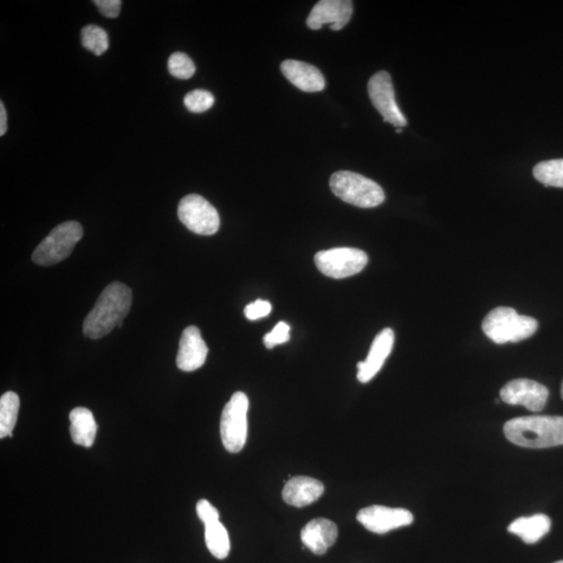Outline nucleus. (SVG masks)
<instances>
[{
    "mask_svg": "<svg viewBox=\"0 0 563 563\" xmlns=\"http://www.w3.org/2000/svg\"><path fill=\"white\" fill-rule=\"evenodd\" d=\"M290 339V326L285 321L277 323L273 331L264 336L263 342L268 348H274L277 345L286 344Z\"/></svg>",
    "mask_w": 563,
    "mask_h": 563,
    "instance_id": "a878e982",
    "label": "nucleus"
},
{
    "mask_svg": "<svg viewBox=\"0 0 563 563\" xmlns=\"http://www.w3.org/2000/svg\"><path fill=\"white\" fill-rule=\"evenodd\" d=\"M314 262L321 274L333 279H345L364 270L368 257L358 249L336 248L317 252Z\"/></svg>",
    "mask_w": 563,
    "mask_h": 563,
    "instance_id": "0eeeda50",
    "label": "nucleus"
},
{
    "mask_svg": "<svg viewBox=\"0 0 563 563\" xmlns=\"http://www.w3.org/2000/svg\"><path fill=\"white\" fill-rule=\"evenodd\" d=\"M504 433L510 443L523 448H552L563 444V418H516L505 424Z\"/></svg>",
    "mask_w": 563,
    "mask_h": 563,
    "instance_id": "f03ea898",
    "label": "nucleus"
},
{
    "mask_svg": "<svg viewBox=\"0 0 563 563\" xmlns=\"http://www.w3.org/2000/svg\"><path fill=\"white\" fill-rule=\"evenodd\" d=\"M19 408L21 400L17 393L8 391L3 394L0 399V438L12 436L17 423Z\"/></svg>",
    "mask_w": 563,
    "mask_h": 563,
    "instance_id": "412c9836",
    "label": "nucleus"
},
{
    "mask_svg": "<svg viewBox=\"0 0 563 563\" xmlns=\"http://www.w3.org/2000/svg\"><path fill=\"white\" fill-rule=\"evenodd\" d=\"M8 116H6V111L4 109V102H0V136H4L6 133V129H8Z\"/></svg>",
    "mask_w": 563,
    "mask_h": 563,
    "instance_id": "c756f323",
    "label": "nucleus"
},
{
    "mask_svg": "<svg viewBox=\"0 0 563 563\" xmlns=\"http://www.w3.org/2000/svg\"><path fill=\"white\" fill-rule=\"evenodd\" d=\"M539 322L533 317L520 315L514 308L497 307L485 316L482 330L495 344L525 340L536 332Z\"/></svg>",
    "mask_w": 563,
    "mask_h": 563,
    "instance_id": "7ed1b4c3",
    "label": "nucleus"
},
{
    "mask_svg": "<svg viewBox=\"0 0 563 563\" xmlns=\"http://www.w3.org/2000/svg\"><path fill=\"white\" fill-rule=\"evenodd\" d=\"M168 70L179 80H189L196 74V65L183 53H174L168 59Z\"/></svg>",
    "mask_w": 563,
    "mask_h": 563,
    "instance_id": "b1692460",
    "label": "nucleus"
},
{
    "mask_svg": "<svg viewBox=\"0 0 563 563\" xmlns=\"http://www.w3.org/2000/svg\"><path fill=\"white\" fill-rule=\"evenodd\" d=\"M533 174L543 185L563 188V159L541 162L534 167Z\"/></svg>",
    "mask_w": 563,
    "mask_h": 563,
    "instance_id": "4be33fe9",
    "label": "nucleus"
},
{
    "mask_svg": "<svg viewBox=\"0 0 563 563\" xmlns=\"http://www.w3.org/2000/svg\"><path fill=\"white\" fill-rule=\"evenodd\" d=\"M178 216L188 230L198 235H215L219 229L217 210L208 200L198 194H189L180 200Z\"/></svg>",
    "mask_w": 563,
    "mask_h": 563,
    "instance_id": "6e6552de",
    "label": "nucleus"
},
{
    "mask_svg": "<svg viewBox=\"0 0 563 563\" xmlns=\"http://www.w3.org/2000/svg\"><path fill=\"white\" fill-rule=\"evenodd\" d=\"M132 290L120 282L103 289L94 308L84 321L83 331L87 338L100 339L122 326V321L132 306Z\"/></svg>",
    "mask_w": 563,
    "mask_h": 563,
    "instance_id": "f257e3e1",
    "label": "nucleus"
},
{
    "mask_svg": "<svg viewBox=\"0 0 563 563\" xmlns=\"http://www.w3.org/2000/svg\"><path fill=\"white\" fill-rule=\"evenodd\" d=\"M70 435L74 443L84 448H92L97 432V425L92 411L77 407L69 414Z\"/></svg>",
    "mask_w": 563,
    "mask_h": 563,
    "instance_id": "a211bd4d",
    "label": "nucleus"
},
{
    "mask_svg": "<svg viewBox=\"0 0 563 563\" xmlns=\"http://www.w3.org/2000/svg\"><path fill=\"white\" fill-rule=\"evenodd\" d=\"M561 398L563 400V381H562V385H561Z\"/></svg>",
    "mask_w": 563,
    "mask_h": 563,
    "instance_id": "7c9ffc66",
    "label": "nucleus"
},
{
    "mask_svg": "<svg viewBox=\"0 0 563 563\" xmlns=\"http://www.w3.org/2000/svg\"><path fill=\"white\" fill-rule=\"evenodd\" d=\"M249 398L247 394L237 391L224 408L220 418V436L226 451L241 452L248 439Z\"/></svg>",
    "mask_w": 563,
    "mask_h": 563,
    "instance_id": "39448f33",
    "label": "nucleus"
},
{
    "mask_svg": "<svg viewBox=\"0 0 563 563\" xmlns=\"http://www.w3.org/2000/svg\"><path fill=\"white\" fill-rule=\"evenodd\" d=\"M330 187L336 197L359 208H374L385 200V193L379 184L352 172H335L330 179Z\"/></svg>",
    "mask_w": 563,
    "mask_h": 563,
    "instance_id": "20e7f679",
    "label": "nucleus"
},
{
    "mask_svg": "<svg viewBox=\"0 0 563 563\" xmlns=\"http://www.w3.org/2000/svg\"><path fill=\"white\" fill-rule=\"evenodd\" d=\"M393 344L394 333L390 328L382 330L375 336L367 358L357 365V378L361 383H367L381 371L392 351Z\"/></svg>",
    "mask_w": 563,
    "mask_h": 563,
    "instance_id": "4468645a",
    "label": "nucleus"
},
{
    "mask_svg": "<svg viewBox=\"0 0 563 563\" xmlns=\"http://www.w3.org/2000/svg\"><path fill=\"white\" fill-rule=\"evenodd\" d=\"M555 563H563V560H560V561H558V562H555Z\"/></svg>",
    "mask_w": 563,
    "mask_h": 563,
    "instance_id": "473e14b6",
    "label": "nucleus"
},
{
    "mask_svg": "<svg viewBox=\"0 0 563 563\" xmlns=\"http://www.w3.org/2000/svg\"><path fill=\"white\" fill-rule=\"evenodd\" d=\"M281 70L285 77L302 92H320L325 89V77L313 65L286 60L282 63Z\"/></svg>",
    "mask_w": 563,
    "mask_h": 563,
    "instance_id": "dca6fc26",
    "label": "nucleus"
},
{
    "mask_svg": "<svg viewBox=\"0 0 563 563\" xmlns=\"http://www.w3.org/2000/svg\"><path fill=\"white\" fill-rule=\"evenodd\" d=\"M357 520L368 532L385 534L394 529L411 525L414 517L410 511L374 505L361 509Z\"/></svg>",
    "mask_w": 563,
    "mask_h": 563,
    "instance_id": "9b49d317",
    "label": "nucleus"
},
{
    "mask_svg": "<svg viewBox=\"0 0 563 563\" xmlns=\"http://www.w3.org/2000/svg\"><path fill=\"white\" fill-rule=\"evenodd\" d=\"M551 530V520L545 515L519 517L508 527V532L521 537L526 543H535Z\"/></svg>",
    "mask_w": 563,
    "mask_h": 563,
    "instance_id": "6ab92c4d",
    "label": "nucleus"
},
{
    "mask_svg": "<svg viewBox=\"0 0 563 563\" xmlns=\"http://www.w3.org/2000/svg\"><path fill=\"white\" fill-rule=\"evenodd\" d=\"M271 303L268 301L257 300L249 303L244 309V314L250 321H258L262 317L268 316L271 312Z\"/></svg>",
    "mask_w": 563,
    "mask_h": 563,
    "instance_id": "bb28decb",
    "label": "nucleus"
},
{
    "mask_svg": "<svg viewBox=\"0 0 563 563\" xmlns=\"http://www.w3.org/2000/svg\"><path fill=\"white\" fill-rule=\"evenodd\" d=\"M82 44L86 49L92 51L96 56L105 54L109 48L107 31L96 25L90 24L81 32Z\"/></svg>",
    "mask_w": 563,
    "mask_h": 563,
    "instance_id": "5701e85b",
    "label": "nucleus"
},
{
    "mask_svg": "<svg viewBox=\"0 0 563 563\" xmlns=\"http://www.w3.org/2000/svg\"><path fill=\"white\" fill-rule=\"evenodd\" d=\"M500 397L508 405H521L530 411L540 412L547 404L549 391L539 382L516 379L502 388Z\"/></svg>",
    "mask_w": 563,
    "mask_h": 563,
    "instance_id": "9d476101",
    "label": "nucleus"
},
{
    "mask_svg": "<svg viewBox=\"0 0 563 563\" xmlns=\"http://www.w3.org/2000/svg\"><path fill=\"white\" fill-rule=\"evenodd\" d=\"M397 133H399V134L402 133V129H400V128H398V129H397Z\"/></svg>",
    "mask_w": 563,
    "mask_h": 563,
    "instance_id": "2f4dec72",
    "label": "nucleus"
},
{
    "mask_svg": "<svg viewBox=\"0 0 563 563\" xmlns=\"http://www.w3.org/2000/svg\"><path fill=\"white\" fill-rule=\"evenodd\" d=\"M208 347L198 327L190 326L184 330L180 339L177 365L180 371L194 372L205 365Z\"/></svg>",
    "mask_w": 563,
    "mask_h": 563,
    "instance_id": "ddd939ff",
    "label": "nucleus"
},
{
    "mask_svg": "<svg viewBox=\"0 0 563 563\" xmlns=\"http://www.w3.org/2000/svg\"><path fill=\"white\" fill-rule=\"evenodd\" d=\"M205 541L210 553L217 559L228 558L231 541L228 532L219 521L205 525Z\"/></svg>",
    "mask_w": 563,
    "mask_h": 563,
    "instance_id": "aec40b11",
    "label": "nucleus"
},
{
    "mask_svg": "<svg viewBox=\"0 0 563 563\" xmlns=\"http://www.w3.org/2000/svg\"><path fill=\"white\" fill-rule=\"evenodd\" d=\"M325 491L323 484L314 478L299 476L290 479L282 491L283 500L291 506L302 508L320 499Z\"/></svg>",
    "mask_w": 563,
    "mask_h": 563,
    "instance_id": "f3484780",
    "label": "nucleus"
},
{
    "mask_svg": "<svg viewBox=\"0 0 563 563\" xmlns=\"http://www.w3.org/2000/svg\"><path fill=\"white\" fill-rule=\"evenodd\" d=\"M93 3L103 16L108 18L119 17L122 4L120 0H95Z\"/></svg>",
    "mask_w": 563,
    "mask_h": 563,
    "instance_id": "c85d7f7f",
    "label": "nucleus"
},
{
    "mask_svg": "<svg viewBox=\"0 0 563 563\" xmlns=\"http://www.w3.org/2000/svg\"><path fill=\"white\" fill-rule=\"evenodd\" d=\"M339 537L336 523L328 519H314L309 522L301 532L303 546L316 555H323L331 548Z\"/></svg>",
    "mask_w": 563,
    "mask_h": 563,
    "instance_id": "2eb2a0df",
    "label": "nucleus"
},
{
    "mask_svg": "<svg viewBox=\"0 0 563 563\" xmlns=\"http://www.w3.org/2000/svg\"><path fill=\"white\" fill-rule=\"evenodd\" d=\"M368 94H370L374 107L383 116L385 122H390L399 128L407 126V119L400 112L396 101L390 74L386 71H379L373 75L368 82Z\"/></svg>",
    "mask_w": 563,
    "mask_h": 563,
    "instance_id": "1a4fd4ad",
    "label": "nucleus"
},
{
    "mask_svg": "<svg viewBox=\"0 0 563 563\" xmlns=\"http://www.w3.org/2000/svg\"><path fill=\"white\" fill-rule=\"evenodd\" d=\"M353 4L347 0H321L314 5L307 19L312 30H321L322 25L331 24V30L340 31L351 21Z\"/></svg>",
    "mask_w": 563,
    "mask_h": 563,
    "instance_id": "f8f14e48",
    "label": "nucleus"
},
{
    "mask_svg": "<svg viewBox=\"0 0 563 563\" xmlns=\"http://www.w3.org/2000/svg\"><path fill=\"white\" fill-rule=\"evenodd\" d=\"M215 96L211 92L198 89L185 96L184 105L192 113H204L215 105Z\"/></svg>",
    "mask_w": 563,
    "mask_h": 563,
    "instance_id": "393cba45",
    "label": "nucleus"
},
{
    "mask_svg": "<svg viewBox=\"0 0 563 563\" xmlns=\"http://www.w3.org/2000/svg\"><path fill=\"white\" fill-rule=\"evenodd\" d=\"M83 237L79 223H63L51 231L48 236L32 252V261L41 267H50L66 259Z\"/></svg>",
    "mask_w": 563,
    "mask_h": 563,
    "instance_id": "423d86ee",
    "label": "nucleus"
},
{
    "mask_svg": "<svg viewBox=\"0 0 563 563\" xmlns=\"http://www.w3.org/2000/svg\"><path fill=\"white\" fill-rule=\"evenodd\" d=\"M197 514L204 525L219 521L218 510L208 500H200L197 504Z\"/></svg>",
    "mask_w": 563,
    "mask_h": 563,
    "instance_id": "cd10ccee",
    "label": "nucleus"
}]
</instances>
